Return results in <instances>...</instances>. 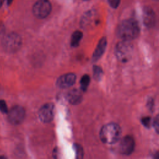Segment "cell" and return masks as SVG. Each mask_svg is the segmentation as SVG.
Listing matches in <instances>:
<instances>
[{
  "mask_svg": "<svg viewBox=\"0 0 159 159\" xmlns=\"http://www.w3.org/2000/svg\"><path fill=\"white\" fill-rule=\"evenodd\" d=\"M120 0H110V5L111 7H112L113 8H116L119 3H120Z\"/></svg>",
  "mask_w": 159,
  "mask_h": 159,
  "instance_id": "d6986e66",
  "label": "cell"
},
{
  "mask_svg": "<svg viewBox=\"0 0 159 159\" xmlns=\"http://www.w3.org/2000/svg\"><path fill=\"white\" fill-rule=\"evenodd\" d=\"M103 76V71L102 68L99 66H93V77L97 80L99 81L102 78Z\"/></svg>",
  "mask_w": 159,
  "mask_h": 159,
  "instance_id": "9a60e30c",
  "label": "cell"
},
{
  "mask_svg": "<svg viewBox=\"0 0 159 159\" xmlns=\"http://www.w3.org/2000/svg\"><path fill=\"white\" fill-rule=\"evenodd\" d=\"M121 129L120 126L114 122L104 125L101 129L99 137L101 141L106 144H113L120 139Z\"/></svg>",
  "mask_w": 159,
  "mask_h": 159,
  "instance_id": "7a4b0ae2",
  "label": "cell"
},
{
  "mask_svg": "<svg viewBox=\"0 0 159 159\" xmlns=\"http://www.w3.org/2000/svg\"><path fill=\"white\" fill-rule=\"evenodd\" d=\"M140 28L138 22L133 19L123 20L117 29V37L122 40L130 41L135 39L139 34Z\"/></svg>",
  "mask_w": 159,
  "mask_h": 159,
  "instance_id": "6da1fadb",
  "label": "cell"
},
{
  "mask_svg": "<svg viewBox=\"0 0 159 159\" xmlns=\"http://www.w3.org/2000/svg\"><path fill=\"white\" fill-rule=\"evenodd\" d=\"M0 111L1 112L4 113V114H7L8 112V109H7L6 103L5 101H4L2 99L0 100Z\"/></svg>",
  "mask_w": 159,
  "mask_h": 159,
  "instance_id": "e0dca14e",
  "label": "cell"
},
{
  "mask_svg": "<svg viewBox=\"0 0 159 159\" xmlns=\"http://www.w3.org/2000/svg\"><path fill=\"white\" fill-rule=\"evenodd\" d=\"M75 148L76 150V155L77 158H82L83 156V151L82 148L80 145L75 144Z\"/></svg>",
  "mask_w": 159,
  "mask_h": 159,
  "instance_id": "2e32d148",
  "label": "cell"
},
{
  "mask_svg": "<svg viewBox=\"0 0 159 159\" xmlns=\"http://www.w3.org/2000/svg\"><path fill=\"white\" fill-rule=\"evenodd\" d=\"M133 51V45L129 41L121 40L116 46L115 54L118 60L124 63L130 60Z\"/></svg>",
  "mask_w": 159,
  "mask_h": 159,
  "instance_id": "3957f363",
  "label": "cell"
},
{
  "mask_svg": "<svg viewBox=\"0 0 159 159\" xmlns=\"http://www.w3.org/2000/svg\"><path fill=\"white\" fill-rule=\"evenodd\" d=\"M54 117V106L52 103H47L42 106L39 111V117L43 123L50 122Z\"/></svg>",
  "mask_w": 159,
  "mask_h": 159,
  "instance_id": "52a82bcc",
  "label": "cell"
},
{
  "mask_svg": "<svg viewBox=\"0 0 159 159\" xmlns=\"http://www.w3.org/2000/svg\"><path fill=\"white\" fill-rule=\"evenodd\" d=\"M84 1H88V0H84Z\"/></svg>",
  "mask_w": 159,
  "mask_h": 159,
  "instance_id": "cb8c5ba5",
  "label": "cell"
},
{
  "mask_svg": "<svg viewBox=\"0 0 159 159\" xmlns=\"http://www.w3.org/2000/svg\"><path fill=\"white\" fill-rule=\"evenodd\" d=\"M8 120L13 125L21 124L25 116L24 109L20 106H15L7 112Z\"/></svg>",
  "mask_w": 159,
  "mask_h": 159,
  "instance_id": "8992f818",
  "label": "cell"
},
{
  "mask_svg": "<svg viewBox=\"0 0 159 159\" xmlns=\"http://www.w3.org/2000/svg\"><path fill=\"white\" fill-rule=\"evenodd\" d=\"M142 124L147 128H149L151 125V117H144L142 119Z\"/></svg>",
  "mask_w": 159,
  "mask_h": 159,
  "instance_id": "ac0fdd59",
  "label": "cell"
},
{
  "mask_svg": "<svg viewBox=\"0 0 159 159\" xmlns=\"http://www.w3.org/2000/svg\"><path fill=\"white\" fill-rule=\"evenodd\" d=\"M13 0H7V4H10L11 2H12V1Z\"/></svg>",
  "mask_w": 159,
  "mask_h": 159,
  "instance_id": "603a6c76",
  "label": "cell"
},
{
  "mask_svg": "<svg viewBox=\"0 0 159 159\" xmlns=\"http://www.w3.org/2000/svg\"><path fill=\"white\" fill-rule=\"evenodd\" d=\"M22 39L19 35L12 32L7 35L2 40V46L4 50L9 53L17 52L21 47Z\"/></svg>",
  "mask_w": 159,
  "mask_h": 159,
  "instance_id": "277c9868",
  "label": "cell"
},
{
  "mask_svg": "<svg viewBox=\"0 0 159 159\" xmlns=\"http://www.w3.org/2000/svg\"><path fill=\"white\" fill-rule=\"evenodd\" d=\"M135 148V142L130 135H126L123 137L119 142V152L125 155H129L131 154Z\"/></svg>",
  "mask_w": 159,
  "mask_h": 159,
  "instance_id": "ba28073f",
  "label": "cell"
},
{
  "mask_svg": "<svg viewBox=\"0 0 159 159\" xmlns=\"http://www.w3.org/2000/svg\"><path fill=\"white\" fill-rule=\"evenodd\" d=\"M83 37V33L81 31L76 30L71 35L70 44L72 47H78L80 43V41Z\"/></svg>",
  "mask_w": 159,
  "mask_h": 159,
  "instance_id": "4fadbf2b",
  "label": "cell"
},
{
  "mask_svg": "<svg viewBox=\"0 0 159 159\" xmlns=\"http://www.w3.org/2000/svg\"><path fill=\"white\" fill-rule=\"evenodd\" d=\"M76 81V75L72 73H66L60 76L57 80V85L60 88H68L73 85Z\"/></svg>",
  "mask_w": 159,
  "mask_h": 159,
  "instance_id": "9c48e42d",
  "label": "cell"
},
{
  "mask_svg": "<svg viewBox=\"0 0 159 159\" xmlns=\"http://www.w3.org/2000/svg\"><path fill=\"white\" fill-rule=\"evenodd\" d=\"M143 22L146 26L151 27L155 22V13L150 8L145 9L143 12Z\"/></svg>",
  "mask_w": 159,
  "mask_h": 159,
  "instance_id": "7c38bea8",
  "label": "cell"
},
{
  "mask_svg": "<svg viewBox=\"0 0 159 159\" xmlns=\"http://www.w3.org/2000/svg\"><path fill=\"white\" fill-rule=\"evenodd\" d=\"M52 10V5L48 0H39L33 6V13L35 17L43 19L47 17Z\"/></svg>",
  "mask_w": 159,
  "mask_h": 159,
  "instance_id": "5b68a950",
  "label": "cell"
},
{
  "mask_svg": "<svg viewBox=\"0 0 159 159\" xmlns=\"http://www.w3.org/2000/svg\"><path fill=\"white\" fill-rule=\"evenodd\" d=\"M90 83V78L88 75H84L80 80V88L83 91H85Z\"/></svg>",
  "mask_w": 159,
  "mask_h": 159,
  "instance_id": "5bb4252c",
  "label": "cell"
},
{
  "mask_svg": "<svg viewBox=\"0 0 159 159\" xmlns=\"http://www.w3.org/2000/svg\"><path fill=\"white\" fill-rule=\"evenodd\" d=\"M107 45V40L106 37H102L98 42V44L93 53L92 60L93 61H98L103 55Z\"/></svg>",
  "mask_w": 159,
  "mask_h": 159,
  "instance_id": "30bf717a",
  "label": "cell"
},
{
  "mask_svg": "<svg viewBox=\"0 0 159 159\" xmlns=\"http://www.w3.org/2000/svg\"><path fill=\"white\" fill-rule=\"evenodd\" d=\"M66 98L70 103L76 105L80 104L82 101L83 95L81 91L73 89L67 93Z\"/></svg>",
  "mask_w": 159,
  "mask_h": 159,
  "instance_id": "8fae6325",
  "label": "cell"
},
{
  "mask_svg": "<svg viewBox=\"0 0 159 159\" xmlns=\"http://www.w3.org/2000/svg\"><path fill=\"white\" fill-rule=\"evenodd\" d=\"M4 0H0V7L2 6V5L3 4V2H4Z\"/></svg>",
  "mask_w": 159,
  "mask_h": 159,
  "instance_id": "7402d4cb",
  "label": "cell"
},
{
  "mask_svg": "<svg viewBox=\"0 0 159 159\" xmlns=\"http://www.w3.org/2000/svg\"><path fill=\"white\" fill-rule=\"evenodd\" d=\"M147 106H148V109L150 110L152 109V108L153 107V99H150L148 100Z\"/></svg>",
  "mask_w": 159,
  "mask_h": 159,
  "instance_id": "44dd1931",
  "label": "cell"
},
{
  "mask_svg": "<svg viewBox=\"0 0 159 159\" xmlns=\"http://www.w3.org/2000/svg\"><path fill=\"white\" fill-rule=\"evenodd\" d=\"M158 116H156V117H155V119H154V121H153V127H155V130H156V131H157V132H158V129H159V122H158Z\"/></svg>",
  "mask_w": 159,
  "mask_h": 159,
  "instance_id": "ffe728a7",
  "label": "cell"
}]
</instances>
